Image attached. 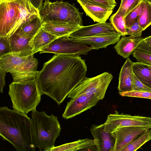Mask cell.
I'll use <instances>...</instances> for the list:
<instances>
[{
    "label": "cell",
    "instance_id": "1",
    "mask_svg": "<svg viewBox=\"0 0 151 151\" xmlns=\"http://www.w3.org/2000/svg\"><path fill=\"white\" fill-rule=\"evenodd\" d=\"M87 67L79 56L55 54L45 63L35 80L42 95L60 105L86 77Z\"/></svg>",
    "mask_w": 151,
    "mask_h": 151
},
{
    "label": "cell",
    "instance_id": "2",
    "mask_svg": "<svg viewBox=\"0 0 151 151\" xmlns=\"http://www.w3.org/2000/svg\"><path fill=\"white\" fill-rule=\"evenodd\" d=\"M0 135L17 151H34L30 119L8 107L0 108Z\"/></svg>",
    "mask_w": 151,
    "mask_h": 151
},
{
    "label": "cell",
    "instance_id": "3",
    "mask_svg": "<svg viewBox=\"0 0 151 151\" xmlns=\"http://www.w3.org/2000/svg\"><path fill=\"white\" fill-rule=\"evenodd\" d=\"M28 0L0 2V36L9 38L22 25L39 17Z\"/></svg>",
    "mask_w": 151,
    "mask_h": 151
},
{
    "label": "cell",
    "instance_id": "4",
    "mask_svg": "<svg viewBox=\"0 0 151 151\" xmlns=\"http://www.w3.org/2000/svg\"><path fill=\"white\" fill-rule=\"evenodd\" d=\"M30 119L34 143L40 151H50L61 130L58 117L47 115L45 111L35 110Z\"/></svg>",
    "mask_w": 151,
    "mask_h": 151
},
{
    "label": "cell",
    "instance_id": "5",
    "mask_svg": "<svg viewBox=\"0 0 151 151\" xmlns=\"http://www.w3.org/2000/svg\"><path fill=\"white\" fill-rule=\"evenodd\" d=\"M8 94L13 110L26 115L36 110L42 95L35 79L12 82Z\"/></svg>",
    "mask_w": 151,
    "mask_h": 151
},
{
    "label": "cell",
    "instance_id": "6",
    "mask_svg": "<svg viewBox=\"0 0 151 151\" xmlns=\"http://www.w3.org/2000/svg\"><path fill=\"white\" fill-rule=\"evenodd\" d=\"M42 23L55 22L83 26V13L75 5L63 1L52 2L45 0L39 10Z\"/></svg>",
    "mask_w": 151,
    "mask_h": 151
},
{
    "label": "cell",
    "instance_id": "7",
    "mask_svg": "<svg viewBox=\"0 0 151 151\" xmlns=\"http://www.w3.org/2000/svg\"><path fill=\"white\" fill-rule=\"evenodd\" d=\"M113 78L112 74L108 72L92 78L86 77L69 93L68 97L72 99L79 95L86 94L94 95L100 100H102Z\"/></svg>",
    "mask_w": 151,
    "mask_h": 151
},
{
    "label": "cell",
    "instance_id": "8",
    "mask_svg": "<svg viewBox=\"0 0 151 151\" xmlns=\"http://www.w3.org/2000/svg\"><path fill=\"white\" fill-rule=\"evenodd\" d=\"M93 49L87 44L75 42L69 36L57 38L41 49L40 53H50L55 54H65L75 56L86 55Z\"/></svg>",
    "mask_w": 151,
    "mask_h": 151
},
{
    "label": "cell",
    "instance_id": "9",
    "mask_svg": "<svg viewBox=\"0 0 151 151\" xmlns=\"http://www.w3.org/2000/svg\"><path fill=\"white\" fill-rule=\"evenodd\" d=\"M104 130L111 133L117 128L127 126H141L151 128V117L119 114L117 112L107 116L104 123Z\"/></svg>",
    "mask_w": 151,
    "mask_h": 151
},
{
    "label": "cell",
    "instance_id": "10",
    "mask_svg": "<svg viewBox=\"0 0 151 151\" xmlns=\"http://www.w3.org/2000/svg\"><path fill=\"white\" fill-rule=\"evenodd\" d=\"M99 100L93 95L82 94L77 96L67 103L62 117L66 119L73 118L91 109Z\"/></svg>",
    "mask_w": 151,
    "mask_h": 151
},
{
    "label": "cell",
    "instance_id": "11",
    "mask_svg": "<svg viewBox=\"0 0 151 151\" xmlns=\"http://www.w3.org/2000/svg\"><path fill=\"white\" fill-rule=\"evenodd\" d=\"M149 129L150 128L136 126L117 128L111 132L116 140L114 151H122L125 147Z\"/></svg>",
    "mask_w": 151,
    "mask_h": 151
},
{
    "label": "cell",
    "instance_id": "12",
    "mask_svg": "<svg viewBox=\"0 0 151 151\" xmlns=\"http://www.w3.org/2000/svg\"><path fill=\"white\" fill-rule=\"evenodd\" d=\"M32 37L25 35L18 29L8 38L11 53L20 57H26L34 55L29 42Z\"/></svg>",
    "mask_w": 151,
    "mask_h": 151
},
{
    "label": "cell",
    "instance_id": "13",
    "mask_svg": "<svg viewBox=\"0 0 151 151\" xmlns=\"http://www.w3.org/2000/svg\"><path fill=\"white\" fill-rule=\"evenodd\" d=\"M38 61L34 55L27 60L19 65L9 73L14 82H19L35 79L39 72L37 70Z\"/></svg>",
    "mask_w": 151,
    "mask_h": 151
},
{
    "label": "cell",
    "instance_id": "14",
    "mask_svg": "<svg viewBox=\"0 0 151 151\" xmlns=\"http://www.w3.org/2000/svg\"><path fill=\"white\" fill-rule=\"evenodd\" d=\"M90 131L97 143V151H114L115 139L111 133L104 130V124H93Z\"/></svg>",
    "mask_w": 151,
    "mask_h": 151
},
{
    "label": "cell",
    "instance_id": "15",
    "mask_svg": "<svg viewBox=\"0 0 151 151\" xmlns=\"http://www.w3.org/2000/svg\"><path fill=\"white\" fill-rule=\"evenodd\" d=\"M116 32L110 23L105 22L89 26H82L69 36L72 38L78 39Z\"/></svg>",
    "mask_w": 151,
    "mask_h": 151
},
{
    "label": "cell",
    "instance_id": "16",
    "mask_svg": "<svg viewBox=\"0 0 151 151\" xmlns=\"http://www.w3.org/2000/svg\"><path fill=\"white\" fill-rule=\"evenodd\" d=\"M121 35L118 33L98 35L95 36L71 39L74 41L82 43L92 46L93 49L106 48L109 45L117 43Z\"/></svg>",
    "mask_w": 151,
    "mask_h": 151
},
{
    "label": "cell",
    "instance_id": "17",
    "mask_svg": "<svg viewBox=\"0 0 151 151\" xmlns=\"http://www.w3.org/2000/svg\"><path fill=\"white\" fill-rule=\"evenodd\" d=\"M86 15L98 23L106 22L112 14L113 10L91 3L86 0H76Z\"/></svg>",
    "mask_w": 151,
    "mask_h": 151
},
{
    "label": "cell",
    "instance_id": "18",
    "mask_svg": "<svg viewBox=\"0 0 151 151\" xmlns=\"http://www.w3.org/2000/svg\"><path fill=\"white\" fill-rule=\"evenodd\" d=\"M144 37L123 36L114 48L117 53L124 58H128L136 50Z\"/></svg>",
    "mask_w": 151,
    "mask_h": 151
},
{
    "label": "cell",
    "instance_id": "19",
    "mask_svg": "<svg viewBox=\"0 0 151 151\" xmlns=\"http://www.w3.org/2000/svg\"><path fill=\"white\" fill-rule=\"evenodd\" d=\"M133 63L129 58H127L121 68L119 74L118 87L119 93L132 90Z\"/></svg>",
    "mask_w": 151,
    "mask_h": 151
},
{
    "label": "cell",
    "instance_id": "20",
    "mask_svg": "<svg viewBox=\"0 0 151 151\" xmlns=\"http://www.w3.org/2000/svg\"><path fill=\"white\" fill-rule=\"evenodd\" d=\"M97 151V143L94 139H80L74 142L54 147L50 151Z\"/></svg>",
    "mask_w": 151,
    "mask_h": 151
},
{
    "label": "cell",
    "instance_id": "21",
    "mask_svg": "<svg viewBox=\"0 0 151 151\" xmlns=\"http://www.w3.org/2000/svg\"><path fill=\"white\" fill-rule=\"evenodd\" d=\"M81 26L79 25L55 22L42 23V27L58 38L69 36Z\"/></svg>",
    "mask_w": 151,
    "mask_h": 151
},
{
    "label": "cell",
    "instance_id": "22",
    "mask_svg": "<svg viewBox=\"0 0 151 151\" xmlns=\"http://www.w3.org/2000/svg\"><path fill=\"white\" fill-rule=\"evenodd\" d=\"M58 37L42 27L32 38L29 45L34 54L48 45Z\"/></svg>",
    "mask_w": 151,
    "mask_h": 151
},
{
    "label": "cell",
    "instance_id": "23",
    "mask_svg": "<svg viewBox=\"0 0 151 151\" xmlns=\"http://www.w3.org/2000/svg\"><path fill=\"white\" fill-rule=\"evenodd\" d=\"M33 55L26 57H20L11 53L5 55L0 57V68L6 73L9 72L27 60Z\"/></svg>",
    "mask_w": 151,
    "mask_h": 151
},
{
    "label": "cell",
    "instance_id": "24",
    "mask_svg": "<svg viewBox=\"0 0 151 151\" xmlns=\"http://www.w3.org/2000/svg\"><path fill=\"white\" fill-rule=\"evenodd\" d=\"M133 72L137 78L151 89V68L144 63H133Z\"/></svg>",
    "mask_w": 151,
    "mask_h": 151
},
{
    "label": "cell",
    "instance_id": "25",
    "mask_svg": "<svg viewBox=\"0 0 151 151\" xmlns=\"http://www.w3.org/2000/svg\"><path fill=\"white\" fill-rule=\"evenodd\" d=\"M42 24L39 16L21 25L18 29L26 35L33 37L42 27Z\"/></svg>",
    "mask_w": 151,
    "mask_h": 151
},
{
    "label": "cell",
    "instance_id": "26",
    "mask_svg": "<svg viewBox=\"0 0 151 151\" xmlns=\"http://www.w3.org/2000/svg\"><path fill=\"white\" fill-rule=\"evenodd\" d=\"M150 140H151V129H149L125 147L122 151H136L144 144Z\"/></svg>",
    "mask_w": 151,
    "mask_h": 151
},
{
    "label": "cell",
    "instance_id": "27",
    "mask_svg": "<svg viewBox=\"0 0 151 151\" xmlns=\"http://www.w3.org/2000/svg\"><path fill=\"white\" fill-rule=\"evenodd\" d=\"M109 21L116 31L121 36L127 35L124 17L116 12L110 17Z\"/></svg>",
    "mask_w": 151,
    "mask_h": 151
},
{
    "label": "cell",
    "instance_id": "28",
    "mask_svg": "<svg viewBox=\"0 0 151 151\" xmlns=\"http://www.w3.org/2000/svg\"><path fill=\"white\" fill-rule=\"evenodd\" d=\"M137 21L143 31L151 25V4L145 1L143 10Z\"/></svg>",
    "mask_w": 151,
    "mask_h": 151
},
{
    "label": "cell",
    "instance_id": "29",
    "mask_svg": "<svg viewBox=\"0 0 151 151\" xmlns=\"http://www.w3.org/2000/svg\"><path fill=\"white\" fill-rule=\"evenodd\" d=\"M142 0H121L120 6L116 12L125 17Z\"/></svg>",
    "mask_w": 151,
    "mask_h": 151
},
{
    "label": "cell",
    "instance_id": "30",
    "mask_svg": "<svg viewBox=\"0 0 151 151\" xmlns=\"http://www.w3.org/2000/svg\"><path fill=\"white\" fill-rule=\"evenodd\" d=\"M145 1H142L125 17L126 28L132 26L137 20L144 6Z\"/></svg>",
    "mask_w": 151,
    "mask_h": 151
},
{
    "label": "cell",
    "instance_id": "31",
    "mask_svg": "<svg viewBox=\"0 0 151 151\" xmlns=\"http://www.w3.org/2000/svg\"><path fill=\"white\" fill-rule=\"evenodd\" d=\"M122 96H127L148 99H151V91L132 90L119 93Z\"/></svg>",
    "mask_w": 151,
    "mask_h": 151
},
{
    "label": "cell",
    "instance_id": "32",
    "mask_svg": "<svg viewBox=\"0 0 151 151\" xmlns=\"http://www.w3.org/2000/svg\"><path fill=\"white\" fill-rule=\"evenodd\" d=\"M132 54L137 62L151 65V54L137 49L135 50Z\"/></svg>",
    "mask_w": 151,
    "mask_h": 151
},
{
    "label": "cell",
    "instance_id": "33",
    "mask_svg": "<svg viewBox=\"0 0 151 151\" xmlns=\"http://www.w3.org/2000/svg\"><path fill=\"white\" fill-rule=\"evenodd\" d=\"M11 49L9 38L0 36V57L11 53Z\"/></svg>",
    "mask_w": 151,
    "mask_h": 151
},
{
    "label": "cell",
    "instance_id": "34",
    "mask_svg": "<svg viewBox=\"0 0 151 151\" xmlns=\"http://www.w3.org/2000/svg\"><path fill=\"white\" fill-rule=\"evenodd\" d=\"M126 28L127 35L134 37H140L143 31L139 25L137 20L132 26Z\"/></svg>",
    "mask_w": 151,
    "mask_h": 151
},
{
    "label": "cell",
    "instance_id": "35",
    "mask_svg": "<svg viewBox=\"0 0 151 151\" xmlns=\"http://www.w3.org/2000/svg\"><path fill=\"white\" fill-rule=\"evenodd\" d=\"M132 87V90L151 91V89L141 82L134 73Z\"/></svg>",
    "mask_w": 151,
    "mask_h": 151
},
{
    "label": "cell",
    "instance_id": "36",
    "mask_svg": "<svg viewBox=\"0 0 151 151\" xmlns=\"http://www.w3.org/2000/svg\"><path fill=\"white\" fill-rule=\"evenodd\" d=\"M91 3L113 10L116 5L115 0H86Z\"/></svg>",
    "mask_w": 151,
    "mask_h": 151
},
{
    "label": "cell",
    "instance_id": "37",
    "mask_svg": "<svg viewBox=\"0 0 151 151\" xmlns=\"http://www.w3.org/2000/svg\"><path fill=\"white\" fill-rule=\"evenodd\" d=\"M137 49L151 54V45L147 44L143 41L140 44Z\"/></svg>",
    "mask_w": 151,
    "mask_h": 151
},
{
    "label": "cell",
    "instance_id": "38",
    "mask_svg": "<svg viewBox=\"0 0 151 151\" xmlns=\"http://www.w3.org/2000/svg\"><path fill=\"white\" fill-rule=\"evenodd\" d=\"M6 71L3 69L0 68V92L3 93V88L5 86V77Z\"/></svg>",
    "mask_w": 151,
    "mask_h": 151
},
{
    "label": "cell",
    "instance_id": "39",
    "mask_svg": "<svg viewBox=\"0 0 151 151\" xmlns=\"http://www.w3.org/2000/svg\"><path fill=\"white\" fill-rule=\"evenodd\" d=\"M32 5L36 9L39 10L42 6L43 0H28Z\"/></svg>",
    "mask_w": 151,
    "mask_h": 151
},
{
    "label": "cell",
    "instance_id": "40",
    "mask_svg": "<svg viewBox=\"0 0 151 151\" xmlns=\"http://www.w3.org/2000/svg\"><path fill=\"white\" fill-rule=\"evenodd\" d=\"M143 41L147 44L151 45V36L144 38Z\"/></svg>",
    "mask_w": 151,
    "mask_h": 151
},
{
    "label": "cell",
    "instance_id": "41",
    "mask_svg": "<svg viewBox=\"0 0 151 151\" xmlns=\"http://www.w3.org/2000/svg\"><path fill=\"white\" fill-rule=\"evenodd\" d=\"M10 1L11 0H0V2L5 1Z\"/></svg>",
    "mask_w": 151,
    "mask_h": 151
},
{
    "label": "cell",
    "instance_id": "42",
    "mask_svg": "<svg viewBox=\"0 0 151 151\" xmlns=\"http://www.w3.org/2000/svg\"><path fill=\"white\" fill-rule=\"evenodd\" d=\"M143 1L151 4V0H143Z\"/></svg>",
    "mask_w": 151,
    "mask_h": 151
},
{
    "label": "cell",
    "instance_id": "43",
    "mask_svg": "<svg viewBox=\"0 0 151 151\" xmlns=\"http://www.w3.org/2000/svg\"><path fill=\"white\" fill-rule=\"evenodd\" d=\"M147 66L149 68H151V65H147L146 64Z\"/></svg>",
    "mask_w": 151,
    "mask_h": 151
},
{
    "label": "cell",
    "instance_id": "44",
    "mask_svg": "<svg viewBox=\"0 0 151 151\" xmlns=\"http://www.w3.org/2000/svg\"><path fill=\"white\" fill-rule=\"evenodd\" d=\"M15 0H11L10 1H15Z\"/></svg>",
    "mask_w": 151,
    "mask_h": 151
}]
</instances>
